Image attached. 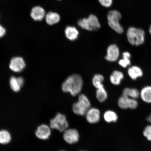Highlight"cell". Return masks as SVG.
Segmentation results:
<instances>
[{
  "mask_svg": "<svg viewBox=\"0 0 151 151\" xmlns=\"http://www.w3.org/2000/svg\"><path fill=\"white\" fill-rule=\"evenodd\" d=\"M83 82L80 75L73 74L69 76L62 83V89L64 92H69L75 96L80 93L82 90Z\"/></svg>",
  "mask_w": 151,
  "mask_h": 151,
  "instance_id": "6da1fadb",
  "label": "cell"
},
{
  "mask_svg": "<svg viewBox=\"0 0 151 151\" xmlns=\"http://www.w3.org/2000/svg\"><path fill=\"white\" fill-rule=\"evenodd\" d=\"M145 32L143 29L134 27L128 28L127 37L128 42L133 46H139L145 41Z\"/></svg>",
  "mask_w": 151,
  "mask_h": 151,
  "instance_id": "7a4b0ae2",
  "label": "cell"
},
{
  "mask_svg": "<svg viewBox=\"0 0 151 151\" xmlns=\"http://www.w3.org/2000/svg\"><path fill=\"white\" fill-rule=\"evenodd\" d=\"M77 24L82 29L88 31H96L101 27L99 19L96 15L91 14L87 18L80 19Z\"/></svg>",
  "mask_w": 151,
  "mask_h": 151,
  "instance_id": "3957f363",
  "label": "cell"
},
{
  "mask_svg": "<svg viewBox=\"0 0 151 151\" xmlns=\"http://www.w3.org/2000/svg\"><path fill=\"white\" fill-rule=\"evenodd\" d=\"M122 17L120 13L115 10L109 11L107 15L109 27L119 34H122L124 32V28L120 23Z\"/></svg>",
  "mask_w": 151,
  "mask_h": 151,
  "instance_id": "277c9868",
  "label": "cell"
},
{
  "mask_svg": "<svg viewBox=\"0 0 151 151\" xmlns=\"http://www.w3.org/2000/svg\"><path fill=\"white\" fill-rule=\"evenodd\" d=\"M90 106L89 99L85 94H82L79 96L78 101L73 104V110L75 114L83 116L86 115Z\"/></svg>",
  "mask_w": 151,
  "mask_h": 151,
  "instance_id": "5b68a950",
  "label": "cell"
},
{
  "mask_svg": "<svg viewBox=\"0 0 151 151\" xmlns=\"http://www.w3.org/2000/svg\"><path fill=\"white\" fill-rule=\"evenodd\" d=\"M50 127L60 132H64L68 129L69 124L65 115L58 113L54 118L50 121Z\"/></svg>",
  "mask_w": 151,
  "mask_h": 151,
  "instance_id": "8992f818",
  "label": "cell"
},
{
  "mask_svg": "<svg viewBox=\"0 0 151 151\" xmlns=\"http://www.w3.org/2000/svg\"><path fill=\"white\" fill-rule=\"evenodd\" d=\"M118 104L119 106L122 109H135L138 105L137 99L122 96L119 99Z\"/></svg>",
  "mask_w": 151,
  "mask_h": 151,
  "instance_id": "52a82bcc",
  "label": "cell"
},
{
  "mask_svg": "<svg viewBox=\"0 0 151 151\" xmlns=\"http://www.w3.org/2000/svg\"><path fill=\"white\" fill-rule=\"evenodd\" d=\"M63 138L69 144H73L78 141L80 135L78 131L75 129H67L64 131Z\"/></svg>",
  "mask_w": 151,
  "mask_h": 151,
  "instance_id": "ba28073f",
  "label": "cell"
},
{
  "mask_svg": "<svg viewBox=\"0 0 151 151\" xmlns=\"http://www.w3.org/2000/svg\"><path fill=\"white\" fill-rule=\"evenodd\" d=\"M51 134V128L46 124H42L39 126L35 132L36 136L41 140H47L48 139Z\"/></svg>",
  "mask_w": 151,
  "mask_h": 151,
  "instance_id": "9c48e42d",
  "label": "cell"
},
{
  "mask_svg": "<svg viewBox=\"0 0 151 151\" xmlns=\"http://www.w3.org/2000/svg\"><path fill=\"white\" fill-rule=\"evenodd\" d=\"M120 56V50L116 44L109 45L107 49V55L105 59L109 62H115L118 60Z\"/></svg>",
  "mask_w": 151,
  "mask_h": 151,
  "instance_id": "30bf717a",
  "label": "cell"
},
{
  "mask_svg": "<svg viewBox=\"0 0 151 151\" xmlns=\"http://www.w3.org/2000/svg\"><path fill=\"white\" fill-rule=\"evenodd\" d=\"M85 115L87 121L91 124H96L99 122L101 118L99 110L96 108H90Z\"/></svg>",
  "mask_w": 151,
  "mask_h": 151,
  "instance_id": "8fae6325",
  "label": "cell"
},
{
  "mask_svg": "<svg viewBox=\"0 0 151 151\" xmlns=\"http://www.w3.org/2000/svg\"><path fill=\"white\" fill-rule=\"evenodd\" d=\"M25 67V63L23 58L19 57L12 58L9 64V68L15 72H20Z\"/></svg>",
  "mask_w": 151,
  "mask_h": 151,
  "instance_id": "7c38bea8",
  "label": "cell"
},
{
  "mask_svg": "<svg viewBox=\"0 0 151 151\" xmlns=\"http://www.w3.org/2000/svg\"><path fill=\"white\" fill-rule=\"evenodd\" d=\"M46 16L44 9L40 6H36L32 9L31 16L34 20L37 21H42Z\"/></svg>",
  "mask_w": 151,
  "mask_h": 151,
  "instance_id": "4fadbf2b",
  "label": "cell"
},
{
  "mask_svg": "<svg viewBox=\"0 0 151 151\" xmlns=\"http://www.w3.org/2000/svg\"><path fill=\"white\" fill-rule=\"evenodd\" d=\"M65 36L69 40L73 41L78 38L79 35V31L74 26H67L65 30Z\"/></svg>",
  "mask_w": 151,
  "mask_h": 151,
  "instance_id": "5bb4252c",
  "label": "cell"
},
{
  "mask_svg": "<svg viewBox=\"0 0 151 151\" xmlns=\"http://www.w3.org/2000/svg\"><path fill=\"white\" fill-rule=\"evenodd\" d=\"M61 17L58 13L49 12L45 16V20L47 24L53 25L58 24L60 21Z\"/></svg>",
  "mask_w": 151,
  "mask_h": 151,
  "instance_id": "9a60e30c",
  "label": "cell"
},
{
  "mask_svg": "<svg viewBox=\"0 0 151 151\" xmlns=\"http://www.w3.org/2000/svg\"><path fill=\"white\" fill-rule=\"evenodd\" d=\"M128 73L130 78L134 80L142 76L143 72L140 68L137 66H132L128 69Z\"/></svg>",
  "mask_w": 151,
  "mask_h": 151,
  "instance_id": "2e32d148",
  "label": "cell"
},
{
  "mask_svg": "<svg viewBox=\"0 0 151 151\" xmlns=\"http://www.w3.org/2000/svg\"><path fill=\"white\" fill-rule=\"evenodd\" d=\"M139 97L145 102L151 103V86L144 87L139 92Z\"/></svg>",
  "mask_w": 151,
  "mask_h": 151,
  "instance_id": "e0dca14e",
  "label": "cell"
},
{
  "mask_svg": "<svg viewBox=\"0 0 151 151\" xmlns=\"http://www.w3.org/2000/svg\"><path fill=\"white\" fill-rule=\"evenodd\" d=\"M122 96L137 99L139 97V92L138 90L135 88H126L123 91Z\"/></svg>",
  "mask_w": 151,
  "mask_h": 151,
  "instance_id": "ac0fdd59",
  "label": "cell"
},
{
  "mask_svg": "<svg viewBox=\"0 0 151 151\" xmlns=\"http://www.w3.org/2000/svg\"><path fill=\"white\" fill-rule=\"evenodd\" d=\"M124 78L123 73L119 71L115 70L111 75L110 81L113 84L118 86L120 84Z\"/></svg>",
  "mask_w": 151,
  "mask_h": 151,
  "instance_id": "d6986e66",
  "label": "cell"
},
{
  "mask_svg": "<svg viewBox=\"0 0 151 151\" xmlns=\"http://www.w3.org/2000/svg\"><path fill=\"white\" fill-rule=\"evenodd\" d=\"M12 137L9 132L5 129L0 130V144L6 145L10 142Z\"/></svg>",
  "mask_w": 151,
  "mask_h": 151,
  "instance_id": "ffe728a7",
  "label": "cell"
},
{
  "mask_svg": "<svg viewBox=\"0 0 151 151\" xmlns=\"http://www.w3.org/2000/svg\"><path fill=\"white\" fill-rule=\"evenodd\" d=\"M122 56V58L119 61V65L123 68H127L131 64V55L129 52H123Z\"/></svg>",
  "mask_w": 151,
  "mask_h": 151,
  "instance_id": "44dd1931",
  "label": "cell"
},
{
  "mask_svg": "<svg viewBox=\"0 0 151 151\" xmlns=\"http://www.w3.org/2000/svg\"><path fill=\"white\" fill-rule=\"evenodd\" d=\"M105 121L108 123L116 122L118 120L117 115L114 111L109 110L105 112L104 114Z\"/></svg>",
  "mask_w": 151,
  "mask_h": 151,
  "instance_id": "7402d4cb",
  "label": "cell"
},
{
  "mask_svg": "<svg viewBox=\"0 0 151 151\" xmlns=\"http://www.w3.org/2000/svg\"><path fill=\"white\" fill-rule=\"evenodd\" d=\"M104 80V78L102 75L96 74L94 76L92 79V83L97 89L103 88L104 86L102 83Z\"/></svg>",
  "mask_w": 151,
  "mask_h": 151,
  "instance_id": "603a6c76",
  "label": "cell"
},
{
  "mask_svg": "<svg viewBox=\"0 0 151 151\" xmlns=\"http://www.w3.org/2000/svg\"><path fill=\"white\" fill-rule=\"evenodd\" d=\"M96 97L101 102H103L107 99V94L104 88L103 87L97 89L96 91Z\"/></svg>",
  "mask_w": 151,
  "mask_h": 151,
  "instance_id": "cb8c5ba5",
  "label": "cell"
},
{
  "mask_svg": "<svg viewBox=\"0 0 151 151\" xmlns=\"http://www.w3.org/2000/svg\"><path fill=\"white\" fill-rule=\"evenodd\" d=\"M9 84L11 89L14 91L17 92L19 91L21 86L18 82L17 78L14 76L11 77L9 81Z\"/></svg>",
  "mask_w": 151,
  "mask_h": 151,
  "instance_id": "d4e9b609",
  "label": "cell"
},
{
  "mask_svg": "<svg viewBox=\"0 0 151 151\" xmlns=\"http://www.w3.org/2000/svg\"><path fill=\"white\" fill-rule=\"evenodd\" d=\"M143 134L148 140L151 141V125L146 126L143 131Z\"/></svg>",
  "mask_w": 151,
  "mask_h": 151,
  "instance_id": "484cf974",
  "label": "cell"
},
{
  "mask_svg": "<svg viewBox=\"0 0 151 151\" xmlns=\"http://www.w3.org/2000/svg\"><path fill=\"white\" fill-rule=\"evenodd\" d=\"M99 3L103 7L109 8L112 5L113 0H98Z\"/></svg>",
  "mask_w": 151,
  "mask_h": 151,
  "instance_id": "4316f807",
  "label": "cell"
},
{
  "mask_svg": "<svg viewBox=\"0 0 151 151\" xmlns=\"http://www.w3.org/2000/svg\"><path fill=\"white\" fill-rule=\"evenodd\" d=\"M6 32L5 28L0 24V38L5 35Z\"/></svg>",
  "mask_w": 151,
  "mask_h": 151,
  "instance_id": "83f0119b",
  "label": "cell"
},
{
  "mask_svg": "<svg viewBox=\"0 0 151 151\" xmlns=\"http://www.w3.org/2000/svg\"><path fill=\"white\" fill-rule=\"evenodd\" d=\"M17 79L21 87L23 86V85L24 83V80L23 78L21 77H17Z\"/></svg>",
  "mask_w": 151,
  "mask_h": 151,
  "instance_id": "f1b7e54d",
  "label": "cell"
},
{
  "mask_svg": "<svg viewBox=\"0 0 151 151\" xmlns=\"http://www.w3.org/2000/svg\"><path fill=\"white\" fill-rule=\"evenodd\" d=\"M147 121L151 123V114H150V116L147 118Z\"/></svg>",
  "mask_w": 151,
  "mask_h": 151,
  "instance_id": "f546056e",
  "label": "cell"
},
{
  "mask_svg": "<svg viewBox=\"0 0 151 151\" xmlns=\"http://www.w3.org/2000/svg\"><path fill=\"white\" fill-rule=\"evenodd\" d=\"M149 32H150V33L151 35V25L150 26V29H149Z\"/></svg>",
  "mask_w": 151,
  "mask_h": 151,
  "instance_id": "4dcf8cb0",
  "label": "cell"
},
{
  "mask_svg": "<svg viewBox=\"0 0 151 151\" xmlns=\"http://www.w3.org/2000/svg\"><path fill=\"white\" fill-rule=\"evenodd\" d=\"M58 1H61V0H58Z\"/></svg>",
  "mask_w": 151,
  "mask_h": 151,
  "instance_id": "1f68e13d",
  "label": "cell"
},
{
  "mask_svg": "<svg viewBox=\"0 0 151 151\" xmlns=\"http://www.w3.org/2000/svg\"><path fill=\"white\" fill-rule=\"evenodd\" d=\"M63 151V150H61V151Z\"/></svg>",
  "mask_w": 151,
  "mask_h": 151,
  "instance_id": "d6a6232c",
  "label": "cell"
},
{
  "mask_svg": "<svg viewBox=\"0 0 151 151\" xmlns=\"http://www.w3.org/2000/svg\"></svg>",
  "mask_w": 151,
  "mask_h": 151,
  "instance_id": "836d02e7",
  "label": "cell"
}]
</instances>
